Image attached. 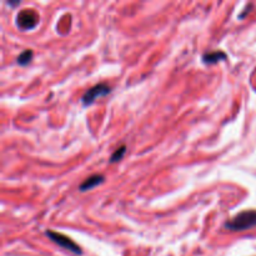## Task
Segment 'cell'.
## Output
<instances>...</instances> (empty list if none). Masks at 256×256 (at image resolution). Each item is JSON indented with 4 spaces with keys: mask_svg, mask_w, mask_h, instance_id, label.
Instances as JSON below:
<instances>
[{
    "mask_svg": "<svg viewBox=\"0 0 256 256\" xmlns=\"http://www.w3.org/2000/svg\"><path fill=\"white\" fill-rule=\"evenodd\" d=\"M111 91L109 85L107 83H100V84L94 85L93 87H90L89 90H86L84 93V95L82 96V103L84 107L93 104L98 98H103V96H107V94Z\"/></svg>",
    "mask_w": 256,
    "mask_h": 256,
    "instance_id": "cell-4",
    "label": "cell"
},
{
    "mask_svg": "<svg viewBox=\"0 0 256 256\" xmlns=\"http://www.w3.org/2000/svg\"><path fill=\"white\" fill-rule=\"evenodd\" d=\"M225 59H226V54L222 50L208 51V53H205L203 55V63L206 65H214L216 64V63Z\"/></svg>",
    "mask_w": 256,
    "mask_h": 256,
    "instance_id": "cell-6",
    "label": "cell"
},
{
    "mask_svg": "<svg viewBox=\"0 0 256 256\" xmlns=\"http://www.w3.org/2000/svg\"><path fill=\"white\" fill-rule=\"evenodd\" d=\"M125 152H127V147H125V145H121L120 148H118V149L113 152L111 158H110V163H118V161H120L121 159L124 158Z\"/></svg>",
    "mask_w": 256,
    "mask_h": 256,
    "instance_id": "cell-8",
    "label": "cell"
},
{
    "mask_svg": "<svg viewBox=\"0 0 256 256\" xmlns=\"http://www.w3.org/2000/svg\"><path fill=\"white\" fill-rule=\"evenodd\" d=\"M104 183V176L100 174H94L91 176L86 177L84 181L79 185L80 192H87V190H91L95 186L100 185V184Z\"/></svg>",
    "mask_w": 256,
    "mask_h": 256,
    "instance_id": "cell-5",
    "label": "cell"
},
{
    "mask_svg": "<svg viewBox=\"0 0 256 256\" xmlns=\"http://www.w3.org/2000/svg\"><path fill=\"white\" fill-rule=\"evenodd\" d=\"M45 235L51 240L53 242H55L57 245L62 246V248L66 249V250L71 251V253L76 254V255H80L82 254V249L76 242H74L70 237H68L64 234L57 233L54 230H46Z\"/></svg>",
    "mask_w": 256,
    "mask_h": 256,
    "instance_id": "cell-2",
    "label": "cell"
},
{
    "mask_svg": "<svg viewBox=\"0 0 256 256\" xmlns=\"http://www.w3.org/2000/svg\"><path fill=\"white\" fill-rule=\"evenodd\" d=\"M33 55H34V53H33V50H30V49L23 51V53L20 54L19 57H18V59H17L18 64L25 66V65H28L29 63L31 62V59H33Z\"/></svg>",
    "mask_w": 256,
    "mask_h": 256,
    "instance_id": "cell-7",
    "label": "cell"
},
{
    "mask_svg": "<svg viewBox=\"0 0 256 256\" xmlns=\"http://www.w3.org/2000/svg\"><path fill=\"white\" fill-rule=\"evenodd\" d=\"M225 229L231 231H245L256 226V210H244L225 222Z\"/></svg>",
    "mask_w": 256,
    "mask_h": 256,
    "instance_id": "cell-1",
    "label": "cell"
},
{
    "mask_svg": "<svg viewBox=\"0 0 256 256\" xmlns=\"http://www.w3.org/2000/svg\"><path fill=\"white\" fill-rule=\"evenodd\" d=\"M39 23V15L34 9H23L17 15V25L21 30L34 29Z\"/></svg>",
    "mask_w": 256,
    "mask_h": 256,
    "instance_id": "cell-3",
    "label": "cell"
}]
</instances>
